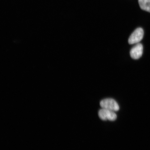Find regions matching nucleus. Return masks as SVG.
Masks as SVG:
<instances>
[{
    "mask_svg": "<svg viewBox=\"0 0 150 150\" xmlns=\"http://www.w3.org/2000/svg\"><path fill=\"white\" fill-rule=\"evenodd\" d=\"M100 104L101 108L105 109L113 112L117 111L119 110V106L117 103L112 98L103 99L101 101Z\"/></svg>",
    "mask_w": 150,
    "mask_h": 150,
    "instance_id": "obj_1",
    "label": "nucleus"
},
{
    "mask_svg": "<svg viewBox=\"0 0 150 150\" xmlns=\"http://www.w3.org/2000/svg\"><path fill=\"white\" fill-rule=\"evenodd\" d=\"M144 30L141 28H138L133 32L129 38L128 42L131 45L139 43L143 38Z\"/></svg>",
    "mask_w": 150,
    "mask_h": 150,
    "instance_id": "obj_2",
    "label": "nucleus"
},
{
    "mask_svg": "<svg viewBox=\"0 0 150 150\" xmlns=\"http://www.w3.org/2000/svg\"><path fill=\"white\" fill-rule=\"evenodd\" d=\"M98 116L101 120L104 121H114L117 118L114 112L103 108L99 110Z\"/></svg>",
    "mask_w": 150,
    "mask_h": 150,
    "instance_id": "obj_3",
    "label": "nucleus"
},
{
    "mask_svg": "<svg viewBox=\"0 0 150 150\" xmlns=\"http://www.w3.org/2000/svg\"><path fill=\"white\" fill-rule=\"evenodd\" d=\"M143 47L142 44L139 43L131 48L130 51V56L134 59H139L143 54Z\"/></svg>",
    "mask_w": 150,
    "mask_h": 150,
    "instance_id": "obj_4",
    "label": "nucleus"
},
{
    "mask_svg": "<svg viewBox=\"0 0 150 150\" xmlns=\"http://www.w3.org/2000/svg\"><path fill=\"white\" fill-rule=\"evenodd\" d=\"M138 2L141 8L150 12V0H138Z\"/></svg>",
    "mask_w": 150,
    "mask_h": 150,
    "instance_id": "obj_5",
    "label": "nucleus"
}]
</instances>
